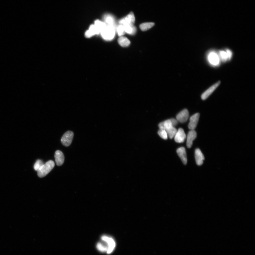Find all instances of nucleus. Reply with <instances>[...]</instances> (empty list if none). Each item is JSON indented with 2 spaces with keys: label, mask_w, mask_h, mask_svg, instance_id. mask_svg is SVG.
Listing matches in <instances>:
<instances>
[{
  "label": "nucleus",
  "mask_w": 255,
  "mask_h": 255,
  "mask_svg": "<svg viewBox=\"0 0 255 255\" xmlns=\"http://www.w3.org/2000/svg\"><path fill=\"white\" fill-rule=\"evenodd\" d=\"M200 116L199 113H196L190 118V122L188 125V128L190 130H194L197 127L198 122H199Z\"/></svg>",
  "instance_id": "5"
},
{
  "label": "nucleus",
  "mask_w": 255,
  "mask_h": 255,
  "mask_svg": "<svg viewBox=\"0 0 255 255\" xmlns=\"http://www.w3.org/2000/svg\"><path fill=\"white\" fill-rule=\"evenodd\" d=\"M209 63L213 65H217L219 63V56L214 52H212L209 54Z\"/></svg>",
  "instance_id": "14"
},
{
  "label": "nucleus",
  "mask_w": 255,
  "mask_h": 255,
  "mask_svg": "<svg viewBox=\"0 0 255 255\" xmlns=\"http://www.w3.org/2000/svg\"><path fill=\"white\" fill-rule=\"evenodd\" d=\"M118 42L121 46L123 47H126L128 46L130 43V41L127 38L122 36L118 38Z\"/></svg>",
  "instance_id": "17"
},
{
  "label": "nucleus",
  "mask_w": 255,
  "mask_h": 255,
  "mask_svg": "<svg viewBox=\"0 0 255 255\" xmlns=\"http://www.w3.org/2000/svg\"><path fill=\"white\" fill-rule=\"evenodd\" d=\"M117 31L118 36L121 37L125 33L124 27L122 24H120L117 27Z\"/></svg>",
  "instance_id": "23"
},
{
  "label": "nucleus",
  "mask_w": 255,
  "mask_h": 255,
  "mask_svg": "<svg viewBox=\"0 0 255 255\" xmlns=\"http://www.w3.org/2000/svg\"><path fill=\"white\" fill-rule=\"evenodd\" d=\"M106 23L107 24V25L114 27L115 22L114 19L112 17L108 16L106 17L105 19Z\"/></svg>",
  "instance_id": "24"
},
{
  "label": "nucleus",
  "mask_w": 255,
  "mask_h": 255,
  "mask_svg": "<svg viewBox=\"0 0 255 255\" xmlns=\"http://www.w3.org/2000/svg\"><path fill=\"white\" fill-rule=\"evenodd\" d=\"M158 134L160 137L163 139L167 140L168 138L166 131L165 130L160 129L158 131Z\"/></svg>",
  "instance_id": "22"
},
{
  "label": "nucleus",
  "mask_w": 255,
  "mask_h": 255,
  "mask_svg": "<svg viewBox=\"0 0 255 255\" xmlns=\"http://www.w3.org/2000/svg\"><path fill=\"white\" fill-rule=\"evenodd\" d=\"M197 133L194 130H191L188 133L187 138V146L188 148H190L193 145V142L197 137Z\"/></svg>",
  "instance_id": "9"
},
{
  "label": "nucleus",
  "mask_w": 255,
  "mask_h": 255,
  "mask_svg": "<svg viewBox=\"0 0 255 255\" xmlns=\"http://www.w3.org/2000/svg\"><path fill=\"white\" fill-rule=\"evenodd\" d=\"M124 27L125 33L131 34H133L135 33L136 30L135 27L133 25L129 24H125L123 25Z\"/></svg>",
  "instance_id": "18"
},
{
  "label": "nucleus",
  "mask_w": 255,
  "mask_h": 255,
  "mask_svg": "<svg viewBox=\"0 0 255 255\" xmlns=\"http://www.w3.org/2000/svg\"><path fill=\"white\" fill-rule=\"evenodd\" d=\"M166 131L167 133L168 137L170 139H172V138H174L177 130L175 127H172L166 130Z\"/></svg>",
  "instance_id": "19"
},
{
  "label": "nucleus",
  "mask_w": 255,
  "mask_h": 255,
  "mask_svg": "<svg viewBox=\"0 0 255 255\" xmlns=\"http://www.w3.org/2000/svg\"><path fill=\"white\" fill-rule=\"evenodd\" d=\"M154 23H143L140 25V28L143 31H144L148 30L154 26Z\"/></svg>",
  "instance_id": "20"
},
{
  "label": "nucleus",
  "mask_w": 255,
  "mask_h": 255,
  "mask_svg": "<svg viewBox=\"0 0 255 255\" xmlns=\"http://www.w3.org/2000/svg\"><path fill=\"white\" fill-rule=\"evenodd\" d=\"M195 158L196 162L197 165H202L204 163V155L199 148H197L195 151Z\"/></svg>",
  "instance_id": "11"
},
{
  "label": "nucleus",
  "mask_w": 255,
  "mask_h": 255,
  "mask_svg": "<svg viewBox=\"0 0 255 255\" xmlns=\"http://www.w3.org/2000/svg\"><path fill=\"white\" fill-rule=\"evenodd\" d=\"M220 58L222 61H226L228 60H230L232 56V52L229 49H227L226 51H222L220 52Z\"/></svg>",
  "instance_id": "16"
},
{
  "label": "nucleus",
  "mask_w": 255,
  "mask_h": 255,
  "mask_svg": "<svg viewBox=\"0 0 255 255\" xmlns=\"http://www.w3.org/2000/svg\"><path fill=\"white\" fill-rule=\"evenodd\" d=\"M189 117V111L186 109H185L178 114L176 116V119L178 122L184 123L187 121Z\"/></svg>",
  "instance_id": "6"
},
{
  "label": "nucleus",
  "mask_w": 255,
  "mask_h": 255,
  "mask_svg": "<svg viewBox=\"0 0 255 255\" xmlns=\"http://www.w3.org/2000/svg\"><path fill=\"white\" fill-rule=\"evenodd\" d=\"M43 164L42 161L41 160H38L34 165V169L36 171H38Z\"/></svg>",
  "instance_id": "25"
},
{
  "label": "nucleus",
  "mask_w": 255,
  "mask_h": 255,
  "mask_svg": "<svg viewBox=\"0 0 255 255\" xmlns=\"http://www.w3.org/2000/svg\"><path fill=\"white\" fill-rule=\"evenodd\" d=\"M74 133L71 131L66 132L61 138V142L63 145L68 147L70 146L73 139Z\"/></svg>",
  "instance_id": "4"
},
{
  "label": "nucleus",
  "mask_w": 255,
  "mask_h": 255,
  "mask_svg": "<svg viewBox=\"0 0 255 255\" xmlns=\"http://www.w3.org/2000/svg\"><path fill=\"white\" fill-rule=\"evenodd\" d=\"M178 155L185 165H187V161L186 151L184 147H181L177 150Z\"/></svg>",
  "instance_id": "12"
},
{
  "label": "nucleus",
  "mask_w": 255,
  "mask_h": 255,
  "mask_svg": "<svg viewBox=\"0 0 255 255\" xmlns=\"http://www.w3.org/2000/svg\"><path fill=\"white\" fill-rule=\"evenodd\" d=\"M100 33V31H99L98 29L94 24V25H92L90 26L89 30L86 32L85 36L86 37L90 38L95 35V34H98Z\"/></svg>",
  "instance_id": "15"
},
{
  "label": "nucleus",
  "mask_w": 255,
  "mask_h": 255,
  "mask_svg": "<svg viewBox=\"0 0 255 255\" xmlns=\"http://www.w3.org/2000/svg\"><path fill=\"white\" fill-rule=\"evenodd\" d=\"M100 33L103 38L105 40H112L115 36L114 27L108 26L106 24L105 28L101 31Z\"/></svg>",
  "instance_id": "2"
},
{
  "label": "nucleus",
  "mask_w": 255,
  "mask_h": 255,
  "mask_svg": "<svg viewBox=\"0 0 255 255\" xmlns=\"http://www.w3.org/2000/svg\"><path fill=\"white\" fill-rule=\"evenodd\" d=\"M96 248L101 252H107L108 249L107 245L104 244L100 242H99L96 244Z\"/></svg>",
  "instance_id": "21"
},
{
  "label": "nucleus",
  "mask_w": 255,
  "mask_h": 255,
  "mask_svg": "<svg viewBox=\"0 0 255 255\" xmlns=\"http://www.w3.org/2000/svg\"><path fill=\"white\" fill-rule=\"evenodd\" d=\"M55 158L57 165L61 166L63 165L65 160L63 153L60 150H57L55 152Z\"/></svg>",
  "instance_id": "13"
},
{
  "label": "nucleus",
  "mask_w": 255,
  "mask_h": 255,
  "mask_svg": "<svg viewBox=\"0 0 255 255\" xmlns=\"http://www.w3.org/2000/svg\"><path fill=\"white\" fill-rule=\"evenodd\" d=\"M135 20V16L134 15L132 12H131L126 16L125 18L121 20L120 22V23L122 25H124L125 24H129L130 25H133Z\"/></svg>",
  "instance_id": "10"
},
{
  "label": "nucleus",
  "mask_w": 255,
  "mask_h": 255,
  "mask_svg": "<svg viewBox=\"0 0 255 255\" xmlns=\"http://www.w3.org/2000/svg\"><path fill=\"white\" fill-rule=\"evenodd\" d=\"M101 239L103 241L105 242L107 244L108 249L106 252L107 254H110L112 253L116 246L114 240L112 238L106 236V235H103L101 237Z\"/></svg>",
  "instance_id": "3"
},
{
  "label": "nucleus",
  "mask_w": 255,
  "mask_h": 255,
  "mask_svg": "<svg viewBox=\"0 0 255 255\" xmlns=\"http://www.w3.org/2000/svg\"><path fill=\"white\" fill-rule=\"evenodd\" d=\"M55 166V163L53 160H50L47 162L39 168L37 171V174L40 178L45 177L53 169Z\"/></svg>",
  "instance_id": "1"
},
{
  "label": "nucleus",
  "mask_w": 255,
  "mask_h": 255,
  "mask_svg": "<svg viewBox=\"0 0 255 255\" xmlns=\"http://www.w3.org/2000/svg\"><path fill=\"white\" fill-rule=\"evenodd\" d=\"M220 83H221L220 81H218V82L214 84L211 87L205 91L201 95L202 99L203 100L206 99L214 92V91L216 90L218 86L220 85Z\"/></svg>",
  "instance_id": "8"
},
{
  "label": "nucleus",
  "mask_w": 255,
  "mask_h": 255,
  "mask_svg": "<svg viewBox=\"0 0 255 255\" xmlns=\"http://www.w3.org/2000/svg\"><path fill=\"white\" fill-rule=\"evenodd\" d=\"M186 137L184 130L182 128H180L174 136V140L177 143H182L184 142Z\"/></svg>",
  "instance_id": "7"
}]
</instances>
